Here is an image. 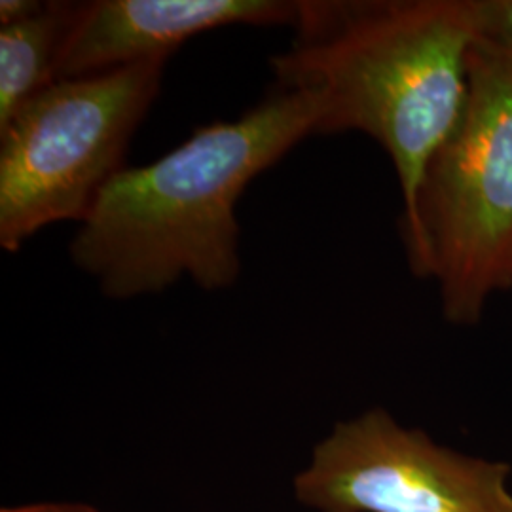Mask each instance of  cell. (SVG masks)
<instances>
[{
    "label": "cell",
    "mask_w": 512,
    "mask_h": 512,
    "mask_svg": "<svg viewBox=\"0 0 512 512\" xmlns=\"http://www.w3.org/2000/svg\"><path fill=\"white\" fill-rule=\"evenodd\" d=\"M315 95L279 90L239 118L200 126L154 162L112 177L80 222L69 256L110 300L162 294L184 277L224 291L241 274L239 198L317 135Z\"/></svg>",
    "instance_id": "cell-1"
},
{
    "label": "cell",
    "mask_w": 512,
    "mask_h": 512,
    "mask_svg": "<svg viewBox=\"0 0 512 512\" xmlns=\"http://www.w3.org/2000/svg\"><path fill=\"white\" fill-rule=\"evenodd\" d=\"M275 88L315 95L317 135L359 131L393 162L403 215L458 122L478 40L473 0H296Z\"/></svg>",
    "instance_id": "cell-2"
},
{
    "label": "cell",
    "mask_w": 512,
    "mask_h": 512,
    "mask_svg": "<svg viewBox=\"0 0 512 512\" xmlns=\"http://www.w3.org/2000/svg\"><path fill=\"white\" fill-rule=\"evenodd\" d=\"M410 270L439 285L444 317L473 327L512 289V48L478 38L458 122L404 213Z\"/></svg>",
    "instance_id": "cell-3"
},
{
    "label": "cell",
    "mask_w": 512,
    "mask_h": 512,
    "mask_svg": "<svg viewBox=\"0 0 512 512\" xmlns=\"http://www.w3.org/2000/svg\"><path fill=\"white\" fill-rule=\"evenodd\" d=\"M167 59L57 80L0 129V247L82 222L162 92Z\"/></svg>",
    "instance_id": "cell-4"
},
{
    "label": "cell",
    "mask_w": 512,
    "mask_h": 512,
    "mask_svg": "<svg viewBox=\"0 0 512 512\" xmlns=\"http://www.w3.org/2000/svg\"><path fill=\"white\" fill-rule=\"evenodd\" d=\"M511 473L370 408L313 448L294 495L317 512H512Z\"/></svg>",
    "instance_id": "cell-5"
},
{
    "label": "cell",
    "mask_w": 512,
    "mask_h": 512,
    "mask_svg": "<svg viewBox=\"0 0 512 512\" xmlns=\"http://www.w3.org/2000/svg\"><path fill=\"white\" fill-rule=\"evenodd\" d=\"M294 18L296 0L78 2L57 59V80L169 59L190 38L220 27H293Z\"/></svg>",
    "instance_id": "cell-6"
},
{
    "label": "cell",
    "mask_w": 512,
    "mask_h": 512,
    "mask_svg": "<svg viewBox=\"0 0 512 512\" xmlns=\"http://www.w3.org/2000/svg\"><path fill=\"white\" fill-rule=\"evenodd\" d=\"M78 2L48 0L37 16L0 27V129L57 82V59Z\"/></svg>",
    "instance_id": "cell-7"
},
{
    "label": "cell",
    "mask_w": 512,
    "mask_h": 512,
    "mask_svg": "<svg viewBox=\"0 0 512 512\" xmlns=\"http://www.w3.org/2000/svg\"><path fill=\"white\" fill-rule=\"evenodd\" d=\"M478 38L512 48V0H473Z\"/></svg>",
    "instance_id": "cell-8"
},
{
    "label": "cell",
    "mask_w": 512,
    "mask_h": 512,
    "mask_svg": "<svg viewBox=\"0 0 512 512\" xmlns=\"http://www.w3.org/2000/svg\"><path fill=\"white\" fill-rule=\"evenodd\" d=\"M42 0H2L0 2V27L33 18L44 8Z\"/></svg>",
    "instance_id": "cell-9"
},
{
    "label": "cell",
    "mask_w": 512,
    "mask_h": 512,
    "mask_svg": "<svg viewBox=\"0 0 512 512\" xmlns=\"http://www.w3.org/2000/svg\"><path fill=\"white\" fill-rule=\"evenodd\" d=\"M2 512H99L88 505H69V503H40V505H25L14 509H2Z\"/></svg>",
    "instance_id": "cell-10"
}]
</instances>
